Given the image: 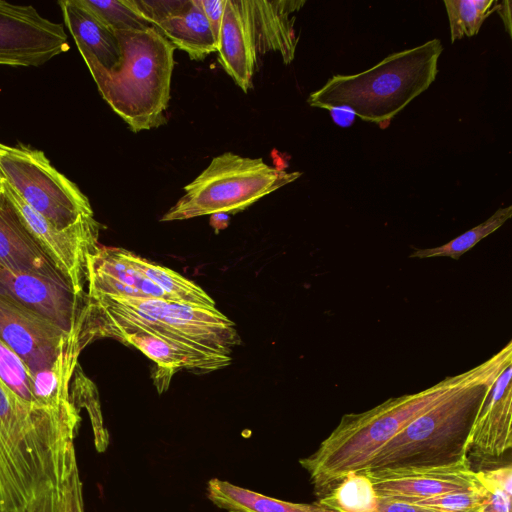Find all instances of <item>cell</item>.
Instances as JSON below:
<instances>
[{"instance_id": "cell-28", "label": "cell", "mask_w": 512, "mask_h": 512, "mask_svg": "<svg viewBox=\"0 0 512 512\" xmlns=\"http://www.w3.org/2000/svg\"><path fill=\"white\" fill-rule=\"evenodd\" d=\"M0 380L24 403L34 407H42L37 403L33 394L31 371L24 361L1 340Z\"/></svg>"}, {"instance_id": "cell-22", "label": "cell", "mask_w": 512, "mask_h": 512, "mask_svg": "<svg viewBox=\"0 0 512 512\" xmlns=\"http://www.w3.org/2000/svg\"><path fill=\"white\" fill-rule=\"evenodd\" d=\"M117 340L139 349L156 363L158 371L168 372L170 377L178 369L201 372L217 370L209 361L149 332L135 331Z\"/></svg>"}, {"instance_id": "cell-2", "label": "cell", "mask_w": 512, "mask_h": 512, "mask_svg": "<svg viewBox=\"0 0 512 512\" xmlns=\"http://www.w3.org/2000/svg\"><path fill=\"white\" fill-rule=\"evenodd\" d=\"M135 331L152 333L213 364L230 365L240 343L235 323L218 309L209 310L154 298L87 297L80 329L84 348L97 338Z\"/></svg>"}, {"instance_id": "cell-14", "label": "cell", "mask_w": 512, "mask_h": 512, "mask_svg": "<svg viewBox=\"0 0 512 512\" xmlns=\"http://www.w3.org/2000/svg\"><path fill=\"white\" fill-rule=\"evenodd\" d=\"M511 364L500 372L475 419L468 439V452L483 460H497L512 446Z\"/></svg>"}, {"instance_id": "cell-25", "label": "cell", "mask_w": 512, "mask_h": 512, "mask_svg": "<svg viewBox=\"0 0 512 512\" xmlns=\"http://www.w3.org/2000/svg\"><path fill=\"white\" fill-rule=\"evenodd\" d=\"M512 216V206L499 208L487 220L469 229L446 244L435 248L416 249L411 258L450 257L458 260L480 240L499 229Z\"/></svg>"}, {"instance_id": "cell-17", "label": "cell", "mask_w": 512, "mask_h": 512, "mask_svg": "<svg viewBox=\"0 0 512 512\" xmlns=\"http://www.w3.org/2000/svg\"><path fill=\"white\" fill-rule=\"evenodd\" d=\"M0 262L12 269L33 272L68 283L25 230L5 197L0 198Z\"/></svg>"}, {"instance_id": "cell-32", "label": "cell", "mask_w": 512, "mask_h": 512, "mask_svg": "<svg viewBox=\"0 0 512 512\" xmlns=\"http://www.w3.org/2000/svg\"><path fill=\"white\" fill-rule=\"evenodd\" d=\"M479 483L488 491H502L512 495V467L506 466L475 472Z\"/></svg>"}, {"instance_id": "cell-26", "label": "cell", "mask_w": 512, "mask_h": 512, "mask_svg": "<svg viewBox=\"0 0 512 512\" xmlns=\"http://www.w3.org/2000/svg\"><path fill=\"white\" fill-rule=\"evenodd\" d=\"M495 0H445L451 42L476 35L483 22L496 11Z\"/></svg>"}, {"instance_id": "cell-10", "label": "cell", "mask_w": 512, "mask_h": 512, "mask_svg": "<svg viewBox=\"0 0 512 512\" xmlns=\"http://www.w3.org/2000/svg\"><path fill=\"white\" fill-rule=\"evenodd\" d=\"M68 49L61 24L31 5L0 0V65L41 66Z\"/></svg>"}, {"instance_id": "cell-21", "label": "cell", "mask_w": 512, "mask_h": 512, "mask_svg": "<svg viewBox=\"0 0 512 512\" xmlns=\"http://www.w3.org/2000/svg\"><path fill=\"white\" fill-rule=\"evenodd\" d=\"M207 497L215 506L228 512H336L318 502L283 501L217 478L207 483Z\"/></svg>"}, {"instance_id": "cell-4", "label": "cell", "mask_w": 512, "mask_h": 512, "mask_svg": "<svg viewBox=\"0 0 512 512\" xmlns=\"http://www.w3.org/2000/svg\"><path fill=\"white\" fill-rule=\"evenodd\" d=\"M467 376L468 372L417 394L389 399L369 411L344 415L318 449L299 460L316 495L323 497L350 472H363L388 441L453 392Z\"/></svg>"}, {"instance_id": "cell-9", "label": "cell", "mask_w": 512, "mask_h": 512, "mask_svg": "<svg viewBox=\"0 0 512 512\" xmlns=\"http://www.w3.org/2000/svg\"><path fill=\"white\" fill-rule=\"evenodd\" d=\"M3 195L17 218L54 263L73 290L86 295L87 256L98 244L99 223L87 217L66 229H58L34 211L3 179Z\"/></svg>"}, {"instance_id": "cell-20", "label": "cell", "mask_w": 512, "mask_h": 512, "mask_svg": "<svg viewBox=\"0 0 512 512\" xmlns=\"http://www.w3.org/2000/svg\"><path fill=\"white\" fill-rule=\"evenodd\" d=\"M82 349L79 330L71 336L48 368L32 374L33 394L40 406L51 409L75 406L70 393V381Z\"/></svg>"}, {"instance_id": "cell-27", "label": "cell", "mask_w": 512, "mask_h": 512, "mask_svg": "<svg viewBox=\"0 0 512 512\" xmlns=\"http://www.w3.org/2000/svg\"><path fill=\"white\" fill-rule=\"evenodd\" d=\"M98 20L113 32L144 30L150 26L126 0H79Z\"/></svg>"}, {"instance_id": "cell-33", "label": "cell", "mask_w": 512, "mask_h": 512, "mask_svg": "<svg viewBox=\"0 0 512 512\" xmlns=\"http://www.w3.org/2000/svg\"><path fill=\"white\" fill-rule=\"evenodd\" d=\"M208 20L216 42L222 24L226 0H196Z\"/></svg>"}, {"instance_id": "cell-30", "label": "cell", "mask_w": 512, "mask_h": 512, "mask_svg": "<svg viewBox=\"0 0 512 512\" xmlns=\"http://www.w3.org/2000/svg\"><path fill=\"white\" fill-rule=\"evenodd\" d=\"M490 493L484 488L465 492H452L409 503L433 508L442 512H478Z\"/></svg>"}, {"instance_id": "cell-35", "label": "cell", "mask_w": 512, "mask_h": 512, "mask_svg": "<svg viewBox=\"0 0 512 512\" xmlns=\"http://www.w3.org/2000/svg\"><path fill=\"white\" fill-rule=\"evenodd\" d=\"M68 512H84L82 482L77 472L67 486Z\"/></svg>"}, {"instance_id": "cell-1", "label": "cell", "mask_w": 512, "mask_h": 512, "mask_svg": "<svg viewBox=\"0 0 512 512\" xmlns=\"http://www.w3.org/2000/svg\"><path fill=\"white\" fill-rule=\"evenodd\" d=\"M76 406L51 409L24 403L0 380V512H26L79 472L74 440Z\"/></svg>"}, {"instance_id": "cell-8", "label": "cell", "mask_w": 512, "mask_h": 512, "mask_svg": "<svg viewBox=\"0 0 512 512\" xmlns=\"http://www.w3.org/2000/svg\"><path fill=\"white\" fill-rule=\"evenodd\" d=\"M0 175L27 205L58 229L93 216L89 199L40 150L0 142Z\"/></svg>"}, {"instance_id": "cell-40", "label": "cell", "mask_w": 512, "mask_h": 512, "mask_svg": "<svg viewBox=\"0 0 512 512\" xmlns=\"http://www.w3.org/2000/svg\"><path fill=\"white\" fill-rule=\"evenodd\" d=\"M67 486L65 487L63 492L60 512H68Z\"/></svg>"}, {"instance_id": "cell-36", "label": "cell", "mask_w": 512, "mask_h": 512, "mask_svg": "<svg viewBox=\"0 0 512 512\" xmlns=\"http://www.w3.org/2000/svg\"><path fill=\"white\" fill-rule=\"evenodd\" d=\"M490 496L478 512H511V496L502 491L489 492Z\"/></svg>"}, {"instance_id": "cell-37", "label": "cell", "mask_w": 512, "mask_h": 512, "mask_svg": "<svg viewBox=\"0 0 512 512\" xmlns=\"http://www.w3.org/2000/svg\"><path fill=\"white\" fill-rule=\"evenodd\" d=\"M326 110L330 112L332 121L342 128L350 127L357 117L355 112L347 106L329 107Z\"/></svg>"}, {"instance_id": "cell-5", "label": "cell", "mask_w": 512, "mask_h": 512, "mask_svg": "<svg viewBox=\"0 0 512 512\" xmlns=\"http://www.w3.org/2000/svg\"><path fill=\"white\" fill-rule=\"evenodd\" d=\"M120 61L105 70L79 50L102 98L128 125L140 132L166 123L175 47L156 29L116 32Z\"/></svg>"}, {"instance_id": "cell-39", "label": "cell", "mask_w": 512, "mask_h": 512, "mask_svg": "<svg viewBox=\"0 0 512 512\" xmlns=\"http://www.w3.org/2000/svg\"><path fill=\"white\" fill-rule=\"evenodd\" d=\"M210 216V224L217 230L225 228L229 223V215L226 213H215Z\"/></svg>"}, {"instance_id": "cell-34", "label": "cell", "mask_w": 512, "mask_h": 512, "mask_svg": "<svg viewBox=\"0 0 512 512\" xmlns=\"http://www.w3.org/2000/svg\"><path fill=\"white\" fill-rule=\"evenodd\" d=\"M64 489L44 492L33 501L26 512H60Z\"/></svg>"}, {"instance_id": "cell-13", "label": "cell", "mask_w": 512, "mask_h": 512, "mask_svg": "<svg viewBox=\"0 0 512 512\" xmlns=\"http://www.w3.org/2000/svg\"><path fill=\"white\" fill-rule=\"evenodd\" d=\"M380 499L411 502L482 488L469 460L455 465L366 474Z\"/></svg>"}, {"instance_id": "cell-6", "label": "cell", "mask_w": 512, "mask_h": 512, "mask_svg": "<svg viewBox=\"0 0 512 512\" xmlns=\"http://www.w3.org/2000/svg\"><path fill=\"white\" fill-rule=\"evenodd\" d=\"M442 43L435 38L392 53L356 74H334L307 102L312 107L351 108L365 122L387 128L392 119L434 82Z\"/></svg>"}, {"instance_id": "cell-41", "label": "cell", "mask_w": 512, "mask_h": 512, "mask_svg": "<svg viewBox=\"0 0 512 512\" xmlns=\"http://www.w3.org/2000/svg\"><path fill=\"white\" fill-rule=\"evenodd\" d=\"M3 178L0 175V198H3Z\"/></svg>"}, {"instance_id": "cell-16", "label": "cell", "mask_w": 512, "mask_h": 512, "mask_svg": "<svg viewBox=\"0 0 512 512\" xmlns=\"http://www.w3.org/2000/svg\"><path fill=\"white\" fill-rule=\"evenodd\" d=\"M302 0H247L257 55L278 52L290 64L298 38L294 30L296 17L291 16L305 4Z\"/></svg>"}, {"instance_id": "cell-12", "label": "cell", "mask_w": 512, "mask_h": 512, "mask_svg": "<svg viewBox=\"0 0 512 512\" xmlns=\"http://www.w3.org/2000/svg\"><path fill=\"white\" fill-rule=\"evenodd\" d=\"M74 333H67L52 320L0 295V340L32 374L48 368Z\"/></svg>"}, {"instance_id": "cell-3", "label": "cell", "mask_w": 512, "mask_h": 512, "mask_svg": "<svg viewBox=\"0 0 512 512\" xmlns=\"http://www.w3.org/2000/svg\"><path fill=\"white\" fill-rule=\"evenodd\" d=\"M510 355L508 344L492 359L468 371L460 386L388 441L363 473L450 466L467 460L475 419Z\"/></svg>"}, {"instance_id": "cell-29", "label": "cell", "mask_w": 512, "mask_h": 512, "mask_svg": "<svg viewBox=\"0 0 512 512\" xmlns=\"http://www.w3.org/2000/svg\"><path fill=\"white\" fill-rule=\"evenodd\" d=\"M70 393L75 406L79 410L85 409L89 415L96 450L104 452L109 443V435L103 423L98 394L94 384L81 371H77Z\"/></svg>"}, {"instance_id": "cell-31", "label": "cell", "mask_w": 512, "mask_h": 512, "mask_svg": "<svg viewBox=\"0 0 512 512\" xmlns=\"http://www.w3.org/2000/svg\"><path fill=\"white\" fill-rule=\"evenodd\" d=\"M127 4L135 10L151 27L183 10L189 0H126Z\"/></svg>"}, {"instance_id": "cell-38", "label": "cell", "mask_w": 512, "mask_h": 512, "mask_svg": "<svg viewBox=\"0 0 512 512\" xmlns=\"http://www.w3.org/2000/svg\"><path fill=\"white\" fill-rule=\"evenodd\" d=\"M511 5H512L511 1L504 0V1L498 2L497 8H496V11L499 14L500 18L502 19L505 29L510 37L512 36L511 35V31H512V29H511V25H512Z\"/></svg>"}, {"instance_id": "cell-7", "label": "cell", "mask_w": 512, "mask_h": 512, "mask_svg": "<svg viewBox=\"0 0 512 512\" xmlns=\"http://www.w3.org/2000/svg\"><path fill=\"white\" fill-rule=\"evenodd\" d=\"M301 172L266 164L262 158L225 152L183 190L184 195L168 209L161 221L186 220L215 213L240 212L264 196L292 183Z\"/></svg>"}, {"instance_id": "cell-24", "label": "cell", "mask_w": 512, "mask_h": 512, "mask_svg": "<svg viewBox=\"0 0 512 512\" xmlns=\"http://www.w3.org/2000/svg\"><path fill=\"white\" fill-rule=\"evenodd\" d=\"M318 503L336 512H378L380 498L365 473L350 472Z\"/></svg>"}, {"instance_id": "cell-23", "label": "cell", "mask_w": 512, "mask_h": 512, "mask_svg": "<svg viewBox=\"0 0 512 512\" xmlns=\"http://www.w3.org/2000/svg\"><path fill=\"white\" fill-rule=\"evenodd\" d=\"M131 263L169 297L170 301L215 310V301L195 282L176 271L128 250Z\"/></svg>"}, {"instance_id": "cell-19", "label": "cell", "mask_w": 512, "mask_h": 512, "mask_svg": "<svg viewBox=\"0 0 512 512\" xmlns=\"http://www.w3.org/2000/svg\"><path fill=\"white\" fill-rule=\"evenodd\" d=\"M153 28L192 60L201 61L217 51L210 24L196 0H189L183 10Z\"/></svg>"}, {"instance_id": "cell-18", "label": "cell", "mask_w": 512, "mask_h": 512, "mask_svg": "<svg viewBox=\"0 0 512 512\" xmlns=\"http://www.w3.org/2000/svg\"><path fill=\"white\" fill-rule=\"evenodd\" d=\"M58 5L78 50L88 52L105 70L114 69L120 61L116 33L98 20L79 0H62Z\"/></svg>"}, {"instance_id": "cell-15", "label": "cell", "mask_w": 512, "mask_h": 512, "mask_svg": "<svg viewBox=\"0 0 512 512\" xmlns=\"http://www.w3.org/2000/svg\"><path fill=\"white\" fill-rule=\"evenodd\" d=\"M217 52L221 67L242 91L248 92L258 55L247 0H226Z\"/></svg>"}, {"instance_id": "cell-11", "label": "cell", "mask_w": 512, "mask_h": 512, "mask_svg": "<svg viewBox=\"0 0 512 512\" xmlns=\"http://www.w3.org/2000/svg\"><path fill=\"white\" fill-rule=\"evenodd\" d=\"M0 295L52 320L67 333L81 329L86 295L66 282L0 262Z\"/></svg>"}]
</instances>
